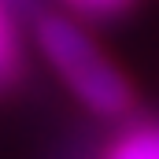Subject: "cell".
<instances>
[{"label": "cell", "mask_w": 159, "mask_h": 159, "mask_svg": "<svg viewBox=\"0 0 159 159\" xmlns=\"http://www.w3.org/2000/svg\"><path fill=\"white\" fill-rule=\"evenodd\" d=\"M37 41L44 48V56L56 63V70L63 74V81L93 111L119 115V111L129 107V85H126V78L96 52V44L85 37L74 22H67L59 15H48L37 26Z\"/></svg>", "instance_id": "cell-1"}, {"label": "cell", "mask_w": 159, "mask_h": 159, "mask_svg": "<svg viewBox=\"0 0 159 159\" xmlns=\"http://www.w3.org/2000/svg\"><path fill=\"white\" fill-rule=\"evenodd\" d=\"M111 159H159V126L122 137L111 152Z\"/></svg>", "instance_id": "cell-2"}, {"label": "cell", "mask_w": 159, "mask_h": 159, "mask_svg": "<svg viewBox=\"0 0 159 159\" xmlns=\"http://www.w3.org/2000/svg\"><path fill=\"white\" fill-rule=\"evenodd\" d=\"M15 70H19V48H15V37H11L7 15L0 11V89L15 78Z\"/></svg>", "instance_id": "cell-3"}, {"label": "cell", "mask_w": 159, "mask_h": 159, "mask_svg": "<svg viewBox=\"0 0 159 159\" xmlns=\"http://www.w3.org/2000/svg\"><path fill=\"white\" fill-rule=\"evenodd\" d=\"M70 7H78L81 15H115L126 7V0H70Z\"/></svg>", "instance_id": "cell-4"}]
</instances>
